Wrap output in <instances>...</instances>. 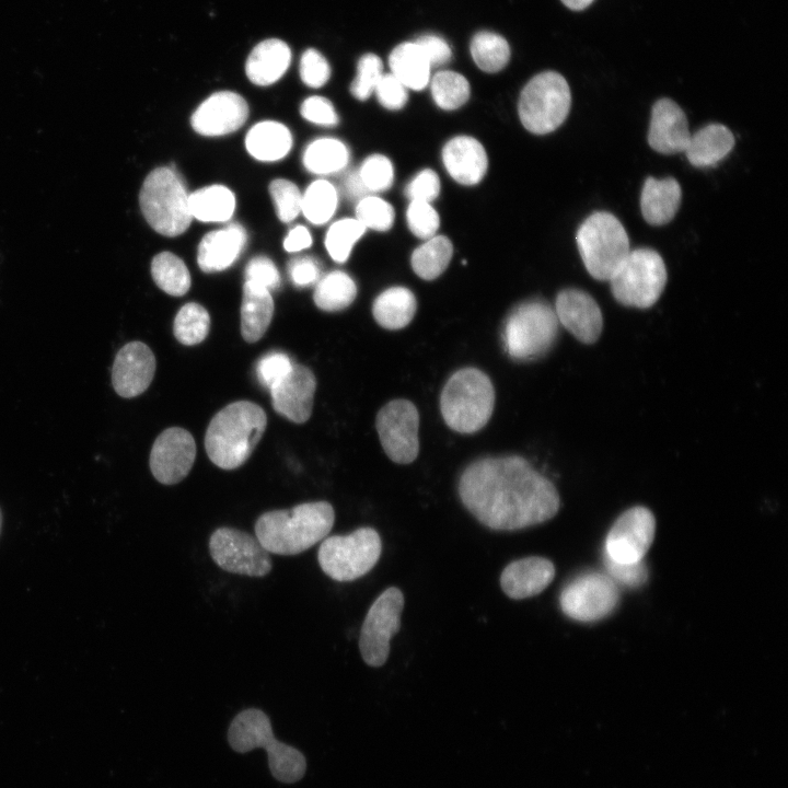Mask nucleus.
Returning <instances> with one entry per match:
<instances>
[{
	"label": "nucleus",
	"instance_id": "1",
	"mask_svg": "<svg viewBox=\"0 0 788 788\" xmlns=\"http://www.w3.org/2000/svg\"><path fill=\"white\" fill-rule=\"evenodd\" d=\"M459 495L466 509L495 531L546 522L560 507L554 484L519 455L472 462L460 477Z\"/></svg>",
	"mask_w": 788,
	"mask_h": 788
},
{
	"label": "nucleus",
	"instance_id": "2",
	"mask_svg": "<svg viewBox=\"0 0 788 788\" xmlns=\"http://www.w3.org/2000/svg\"><path fill=\"white\" fill-rule=\"evenodd\" d=\"M334 522L333 506L327 501H313L291 509L267 511L258 517L254 530L269 554L291 556L323 541Z\"/></svg>",
	"mask_w": 788,
	"mask_h": 788
},
{
	"label": "nucleus",
	"instance_id": "3",
	"mask_svg": "<svg viewBox=\"0 0 788 788\" xmlns=\"http://www.w3.org/2000/svg\"><path fill=\"white\" fill-rule=\"evenodd\" d=\"M267 426L265 410L250 401L227 405L210 420L205 436L209 459L220 468L244 464L262 439Z\"/></svg>",
	"mask_w": 788,
	"mask_h": 788
},
{
	"label": "nucleus",
	"instance_id": "4",
	"mask_svg": "<svg viewBox=\"0 0 788 788\" xmlns=\"http://www.w3.org/2000/svg\"><path fill=\"white\" fill-rule=\"evenodd\" d=\"M228 741L239 753L257 748L265 749L271 775L281 783H296L305 773L306 761L303 754L274 737L270 719L260 709L247 708L239 712L230 723Z\"/></svg>",
	"mask_w": 788,
	"mask_h": 788
},
{
	"label": "nucleus",
	"instance_id": "5",
	"mask_svg": "<svg viewBox=\"0 0 788 788\" xmlns=\"http://www.w3.org/2000/svg\"><path fill=\"white\" fill-rule=\"evenodd\" d=\"M495 405L494 385L486 373L463 368L447 381L440 396L445 424L460 433H473L486 426Z\"/></svg>",
	"mask_w": 788,
	"mask_h": 788
},
{
	"label": "nucleus",
	"instance_id": "6",
	"mask_svg": "<svg viewBox=\"0 0 788 788\" xmlns=\"http://www.w3.org/2000/svg\"><path fill=\"white\" fill-rule=\"evenodd\" d=\"M139 205L148 224L164 236L181 235L193 220L186 185L172 167H155L146 176Z\"/></svg>",
	"mask_w": 788,
	"mask_h": 788
},
{
	"label": "nucleus",
	"instance_id": "7",
	"mask_svg": "<svg viewBox=\"0 0 788 788\" xmlns=\"http://www.w3.org/2000/svg\"><path fill=\"white\" fill-rule=\"evenodd\" d=\"M559 323L553 306L542 300L518 304L508 314L502 332L505 350L517 361L544 357L555 345Z\"/></svg>",
	"mask_w": 788,
	"mask_h": 788
},
{
	"label": "nucleus",
	"instance_id": "8",
	"mask_svg": "<svg viewBox=\"0 0 788 788\" xmlns=\"http://www.w3.org/2000/svg\"><path fill=\"white\" fill-rule=\"evenodd\" d=\"M577 245L588 273L598 280H610L630 252L627 232L610 212L598 211L579 227Z\"/></svg>",
	"mask_w": 788,
	"mask_h": 788
},
{
	"label": "nucleus",
	"instance_id": "9",
	"mask_svg": "<svg viewBox=\"0 0 788 788\" xmlns=\"http://www.w3.org/2000/svg\"><path fill=\"white\" fill-rule=\"evenodd\" d=\"M382 541L372 528H359L347 535L325 537L317 552L323 572L339 582L354 581L368 573L378 563Z\"/></svg>",
	"mask_w": 788,
	"mask_h": 788
},
{
	"label": "nucleus",
	"instance_id": "10",
	"mask_svg": "<svg viewBox=\"0 0 788 788\" xmlns=\"http://www.w3.org/2000/svg\"><path fill=\"white\" fill-rule=\"evenodd\" d=\"M570 104L571 93L566 79L556 71L541 72L521 91L519 117L529 131L545 135L564 123Z\"/></svg>",
	"mask_w": 788,
	"mask_h": 788
},
{
	"label": "nucleus",
	"instance_id": "11",
	"mask_svg": "<svg viewBox=\"0 0 788 788\" xmlns=\"http://www.w3.org/2000/svg\"><path fill=\"white\" fill-rule=\"evenodd\" d=\"M667 279L662 257L651 248H637L628 253L609 282L619 304L648 309L659 300Z\"/></svg>",
	"mask_w": 788,
	"mask_h": 788
},
{
	"label": "nucleus",
	"instance_id": "12",
	"mask_svg": "<svg viewBox=\"0 0 788 788\" xmlns=\"http://www.w3.org/2000/svg\"><path fill=\"white\" fill-rule=\"evenodd\" d=\"M403 609V592L390 587L368 610L359 636V650L368 665L379 668L386 662L390 640L401 628Z\"/></svg>",
	"mask_w": 788,
	"mask_h": 788
},
{
	"label": "nucleus",
	"instance_id": "13",
	"mask_svg": "<svg viewBox=\"0 0 788 788\" xmlns=\"http://www.w3.org/2000/svg\"><path fill=\"white\" fill-rule=\"evenodd\" d=\"M209 553L224 571L248 577H264L270 572V554L255 535L239 529L222 526L209 538Z\"/></svg>",
	"mask_w": 788,
	"mask_h": 788
},
{
	"label": "nucleus",
	"instance_id": "14",
	"mask_svg": "<svg viewBox=\"0 0 788 788\" xmlns=\"http://www.w3.org/2000/svg\"><path fill=\"white\" fill-rule=\"evenodd\" d=\"M619 592L614 580L601 572H586L571 580L561 591V611L579 622L606 617L616 607Z\"/></svg>",
	"mask_w": 788,
	"mask_h": 788
},
{
	"label": "nucleus",
	"instance_id": "15",
	"mask_svg": "<svg viewBox=\"0 0 788 788\" xmlns=\"http://www.w3.org/2000/svg\"><path fill=\"white\" fill-rule=\"evenodd\" d=\"M376 431L385 454L397 464H409L419 452V414L407 399H394L378 413Z\"/></svg>",
	"mask_w": 788,
	"mask_h": 788
},
{
	"label": "nucleus",
	"instance_id": "16",
	"mask_svg": "<svg viewBox=\"0 0 788 788\" xmlns=\"http://www.w3.org/2000/svg\"><path fill=\"white\" fill-rule=\"evenodd\" d=\"M656 533L653 513L637 506L623 512L607 533L605 557L622 564L641 561L650 548Z\"/></svg>",
	"mask_w": 788,
	"mask_h": 788
},
{
	"label": "nucleus",
	"instance_id": "17",
	"mask_svg": "<svg viewBox=\"0 0 788 788\" xmlns=\"http://www.w3.org/2000/svg\"><path fill=\"white\" fill-rule=\"evenodd\" d=\"M196 443L189 431L179 427L167 428L155 439L150 452V470L164 485L183 480L193 467Z\"/></svg>",
	"mask_w": 788,
	"mask_h": 788
},
{
	"label": "nucleus",
	"instance_id": "18",
	"mask_svg": "<svg viewBox=\"0 0 788 788\" xmlns=\"http://www.w3.org/2000/svg\"><path fill=\"white\" fill-rule=\"evenodd\" d=\"M248 117V105L237 93L220 91L208 96L193 113V129L206 137H218L240 129Z\"/></svg>",
	"mask_w": 788,
	"mask_h": 788
},
{
	"label": "nucleus",
	"instance_id": "19",
	"mask_svg": "<svg viewBox=\"0 0 788 788\" xmlns=\"http://www.w3.org/2000/svg\"><path fill=\"white\" fill-rule=\"evenodd\" d=\"M559 325L579 341L594 344L603 329V315L596 301L588 292L569 288L561 290L554 306Z\"/></svg>",
	"mask_w": 788,
	"mask_h": 788
},
{
	"label": "nucleus",
	"instance_id": "20",
	"mask_svg": "<svg viewBox=\"0 0 788 788\" xmlns=\"http://www.w3.org/2000/svg\"><path fill=\"white\" fill-rule=\"evenodd\" d=\"M155 367V357L144 343L135 340L126 344L114 359L112 368L114 390L125 398L142 394L152 382Z\"/></svg>",
	"mask_w": 788,
	"mask_h": 788
},
{
	"label": "nucleus",
	"instance_id": "21",
	"mask_svg": "<svg viewBox=\"0 0 788 788\" xmlns=\"http://www.w3.org/2000/svg\"><path fill=\"white\" fill-rule=\"evenodd\" d=\"M315 391L312 370L293 364L288 375L270 390L274 409L296 424H303L311 417Z\"/></svg>",
	"mask_w": 788,
	"mask_h": 788
},
{
	"label": "nucleus",
	"instance_id": "22",
	"mask_svg": "<svg viewBox=\"0 0 788 788\" xmlns=\"http://www.w3.org/2000/svg\"><path fill=\"white\" fill-rule=\"evenodd\" d=\"M692 132L682 108L670 99L657 101L651 111L648 142L657 152H684Z\"/></svg>",
	"mask_w": 788,
	"mask_h": 788
},
{
	"label": "nucleus",
	"instance_id": "23",
	"mask_svg": "<svg viewBox=\"0 0 788 788\" xmlns=\"http://www.w3.org/2000/svg\"><path fill=\"white\" fill-rule=\"evenodd\" d=\"M555 567L547 558L531 556L511 561L500 575V587L510 599L540 594L553 581Z\"/></svg>",
	"mask_w": 788,
	"mask_h": 788
},
{
	"label": "nucleus",
	"instance_id": "24",
	"mask_svg": "<svg viewBox=\"0 0 788 788\" xmlns=\"http://www.w3.org/2000/svg\"><path fill=\"white\" fill-rule=\"evenodd\" d=\"M247 235L240 223H230L208 232L197 250V263L205 273L222 271L229 268L242 254Z\"/></svg>",
	"mask_w": 788,
	"mask_h": 788
},
{
	"label": "nucleus",
	"instance_id": "25",
	"mask_svg": "<svg viewBox=\"0 0 788 788\" xmlns=\"http://www.w3.org/2000/svg\"><path fill=\"white\" fill-rule=\"evenodd\" d=\"M442 161L450 176L462 185L479 183L488 166L484 147L470 136L450 139L442 149Z\"/></svg>",
	"mask_w": 788,
	"mask_h": 788
},
{
	"label": "nucleus",
	"instance_id": "26",
	"mask_svg": "<svg viewBox=\"0 0 788 788\" xmlns=\"http://www.w3.org/2000/svg\"><path fill=\"white\" fill-rule=\"evenodd\" d=\"M290 61L289 46L280 39L270 38L253 48L246 60L245 72L254 84L267 86L285 74Z\"/></svg>",
	"mask_w": 788,
	"mask_h": 788
},
{
	"label": "nucleus",
	"instance_id": "27",
	"mask_svg": "<svg viewBox=\"0 0 788 788\" xmlns=\"http://www.w3.org/2000/svg\"><path fill=\"white\" fill-rule=\"evenodd\" d=\"M681 199V186L675 178L648 177L640 196L641 213L649 224H665L674 218Z\"/></svg>",
	"mask_w": 788,
	"mask_h": 788
},
{
	"label": "nucleus",
	"instance_id": "28",
	"mask_svg": "<svg viewBox=\"0 0 788 788\" xmlns=\"http://www.w3.org/2000/svg\"><path fill=\"white\" fill-rule=\"evenodd\" d=\"M734 146V136L721 124H709L691 135L684 151L696 167L714 166L723 160Z\"/></svg>",
	"mask_w": 788,
	"mask_h": 788
},
{
	"label": "nucleus",
	"instance_id": "29",
	"mask_svg": "<svg viewBox=\"0 0 788 788\" xmlns=\"http://www.w3.org/2000/svg\"><path fill=\"white\" fill-rule=\"evenodd\" d=\"M292 142L289 128L275 120L258 121L245 136L247 152L262 162H275L283 159L290 152Z\"/></svg>",
	"mask_w": 788,
	"mask_h": 788
},
{
	"label": "nucleus",
	"instance_id": "30",
	"mask_svg": "<svg viewBox=\"0 0 788 788\" xmlns=\"http://www.w3.org/2000/svg\"><path fill=\"white\" fill-rule=\"evenodd\" d=\"M274 314V300L268 289L245 281L241 304V334L247 343L259 340Z\"/></svg>",
	"mask_w": 788,
	"mask_h": 788
},
{
	"label": "nucleus",
	"instance_id": "31",
	"mask_svg": "<svg viewBox=\"0 0 788 788\" xmlns=\"http://www.w3.org/2000/svg\"><path fill=\"white\" fill-rule=\"evenodd\" d=\"M417 309L414 293L405 287H391L373 301L372 314L383 328L395 331L407 326Z\"/></svg>",
	"mask_w": 788,
	"mask_h": 788
},
{
	"label": "nucleus",
	"instance_id": "32",
	"mask_svg": "<svg viewBox=\"0 0 788 788\" xmlns=\"http://www.w3.org/2000/svg\"><path fill=\"white\" fill-rule=\"evenodd\" d=\"M389 65L391 73L406 89L420 91L430 81L431 66L415 42H405L397 45L390 55Z\"/></svg>",
	"mask_w": 788,
	"mask_h": 788
},
{
	"label": "nucleus",
	"instance_id": "33",
	"mask_svg": "<svg viewBox=\"0 0 788 788\" xmlns=\"http://www.w3.org/2000/svg\"><path fill=\"white\" fill-rule=\"evenodd\" d=\"M236 206L233 192L224 185H209L189 194L192 217L201 222H224Z\"/></svg>",
	"mask_w": 788,
	"mask_h": 788
},
{
	"label": "nucleus",
	"instance_id": "34",
	"mask_svg": "<svg viewBox=\"0 0 788 788\" xmlns=\"http://www.w3.org/2000/svg\"><path fill=\"white\" fill-rule=\"evenodd\" d=\"M304 167L312 174L328 175L343 171L349 162V150L336 138H318L304 149Z\"/></svg>",
	"mask_w": 788,
	"mask_h": 788
},
{
	"label": "nucleus",
	"instance_id": "35",
	"mask_svg": "<svg viewBox=\"0 0 788 788\" xmlns=\"http://www.w3.org/2000/svg\"><path fill=\"white\" fill-rule=\"evenodd\" d=\"M357 296L354 279L345 271L326 274L315 285L313 300L325 312H337L348 308Z\"/></svg>",
	"mask_w": 788,
	"mask_h": 788
},
{
	"label": "nucleus",
	"instance_id": "36",
	"mask_svg": "<svg viewBox=\"0 0 788 788\" xmlns=\"http://www.w3.org/2000/svg\"><path fill=\"white\" fill-rule=\"evenodd\" d=\"M452 254L451 241L443 235H434L414 251L412 267L418 277L433 280L445 270Z\"/></svg>",
	"mask_w": 788,
	"mask_h": 788
},
{
	"label": "nucleus",
	"instance_id": "37",
	"mask_svg": "<svg viewBox=\"0 0 788 788\" xmlns=\"http://www.w3.org/2000/svg\"><path fill=\"white\" fill-rule=\"evenodd\" d=\"M151 276L161 290L173 297L184 296L192 285L186 264L171 252H161L152 258Z\"/></svg>",
	"mask_w": 788,
	"mask_h": 788
},
{
	"label": "nucleus",
	"instance_id": "38",
	"mask_svg": "<svg viewBox=\"0 0 788 788\" xmlns=\"http://www.w3.org/2000/svg\"><path fill=\"white\" fill-rule=\"evenodd\" d=\"M338 204L336 187L326 179L312 182L302 194L301 212L309 222L321 225L335 213Z\"/></svg>",
	"mask_w": 788,
	"mask_h": 788
},
{
	"label": "nucleus",
	"instance_id": "39",
	"mask_svg": "<svg viewBox=\"0 0 788 788\" xmlns=\"http://www.w3.org/2000/svg\"><path fill=\"white\" fill-rule=\"evenodd\" d=\"M471 55L477 67L485 72H498L510 59L508 42L499 34L480 31L471 40Z\"/></svg>",
	"mask_w": 788,
	"mask_h": 788
},
{
	"label": "nucleus",
	"instance_id": "40",
	"mask_svg": "<svg viewBox=\"0 0 788 788\" xmlns=\"http://www.w3.org/2000/svg\"><path fill=\"white\" fill-rule=\"evenodd\" d=\"M210 329V315L200 304H184L174 318L173 332L176 339L186 346L205 340Z\"/></svg>",
	"mask_w": 788,
	"mask_h": 788
},
{
	"label": "nucleus",
	"instance_id": "41",
	"mask_svg": "<svg viewBox=\"0 0 788 788\" xmlns=\"http://www.w3.org/2000/svg\"><path fill=\"white\" fill-rule=\"evenodd\" d=\"M430 89L436 104L445 111L464 105L471 93L466 78L450 70L437 72L430 81Z\"/></svg>",
	"mask_w": 788,
	"mask_h": 788
},
{
	"label": "nucleus",
	"instance_id": "42",
	"mask_svg": "<svg viewBox=\"0 0 788 788\" xmlns=\"http://www.w3.org/2000/svg\"><path fill=\"white\" fill-rule=\"evenodd\" d=\"M366 228L356 218H344L335 221L327 230L325 247L329 256L337 263L348 259L354 245L364 234Z\"/></svg>",
	"mask_w": 788,
	"mask_h": 788
},
{
	"label": "nucleus",
	"instance_id": "43",
	"mask_svg": "<svg viewBox=\"0 0 788 788\" xmlns=\"http://www.w3.org/2000/svg\"><path fill=\"white\" fill-rule=\"evenodd\" d=\"M269 194L281 222L289 223L301 212L302 193L293 182L285 178L274 179L269 184Z\"/></svg>",
	"mask_w": 788,
	"mask_h": 788
},
{
	"label": "nucleus",
	"instance_id": "44",
	"mask_svg": "<svg viewBox=\"0 0 788 788\" xmlns=\"http://www.w3.org/2000/svg\"><path fill=\"white\" fill-rule=\"evenodd\" d=\"M394 216L393 207L378 196L367 195L356 206V219L366 229L386 231L393 225Z\"/></svg>",
	"mask_w": 788,
	"mask_h": 788
},
{
	"label": "nucleus",
	"instance_id": "45",
	"mask_svg": "<svg viewBox=\"0 0 788 788\" xmlns=\"http://www.w3.org/2000/svg\"><path fill=\"white\" fill-rule=\"evenodd\" d=\"M358 174L367 192H383L394 181V169L389 158L382 154L368 157L358 170Z\"/></svg>",
	"mask_w": 788,
	"mask_h": 788
},
{
	"label": "nucleus",
	"instance_id": "46",
	"mask_svg": "<svg viewBox=\"0 0 788 788\" xmlns=\"http://www.w3.org/2000/svg\"><path fill=\"white\" fill-rule=\"evenodd\" d=\"M382 60L374 54H364L358 61L357 76L350 85L351 94L360 101L370 97L383 74Z\"/></svg>",
	"mask_w": 788,
	"mask_h": 788
},
{
	"label": "nucleus",
	"instance_id": "47",
	"mask_svg": "<svg viewBox=\"0 0 788 788\" xmlns=\"http://www.w3.org/2000/svg\"><path fill=\"white\" fill-rule=\"evenodd\" d=\"M406 219L412 233L422 240L434 236L440 225L438 212L426 201H410Z\"/></svg>",
	"mask_w": 788,
	"mask_h": 788
},
{
	"label": "nucleus",
	"instance_id": "48",
	"mask_svg": "<svg viewBox=\"0 0 788 788\" xmlns=\"http://www.w3.org/2000/svg\"><path fill=\"white\" fill-rule=\"evenodd\" d=\"M292 366L286 354L274 351L259 359L256 366V374L260 384L270 391L288 375Z\"/></svg>",
	"mask_w": 788,
	"mask_h": 788
},
{
	"label": "nucleus",
	"instance_id": "49",
	"mask_svg": "<svg viewBox=\"0 0 788 788\" xmlns=\"http://www.w3.org/2000/svg\"><path fill=\"white\" fill-rule=\"evenodd\" d=\"M300 77L310 88L323 86L331 77V67L325 57L316 49H308L300 60Z\"/></svg>",
	"mask_w": 788,
	"mask_h": 788
},
{
	"label": "nucleus",
	"instance_id": "50",
	"mask_svg": "<svg viewBox=\"0 0 788 788\" xmlns=\"http://www.w3.org/2000/svg\"><path fill=\"white\" fill-rule=\"evenodd\" d=\"M245 280L269 291L278 289L281 282L276 265L266 256H256L248 262Z\"/></svg>",
	"mask_w": 788,
	"mask_h": 788
},
{
	"label": "nucleus",
	"instance_id": "51",
	"mask_svg": "<svg viewBox=\"0 0 788 788\" xmlns=\"http://www.w3.org/2000/svg\"><path fill=\"white\" fill-rule=\"evenodd\" d=\"M300 114L305 120L324 127L336 126L339 121L332 102L318 95L305 99L300 106Z\"/></svg>",
	"mask_w": 788,
	"mask_h": 788
},
{
	"label": "nucleus",
	"instance_id": "52",
	"mask_svg": "<svg viewBox=\"0 0 788 788\" xmlns=\"http://www.w3.org/2000/svg\"><path fill=\"white\" fill-rule=\"evenodd\" d=\"M380 104L391 111L401 109L407 102L404 84L392 73H383L374 89Z\"/></svg>",
	"mask_w": 788,
	"mask_h": 788
},
{
	"label": "nucleus",
	"instance_id": "53",
	"mask_svg": "<svg viewBox=\"0 0 788 788\" xmlns=\"http://www.w3.org/2000/svg\"><path fill=\"white\" fill-rule=\"evenodd\" d=\"M440 193V179L430 169L420 171L406 186L405 194L410 201L434 200Z\"/></svg>",
	"mask_w": 788,
	"mask_h": 788
},
{
	"label": "nucleus",
	"instance_id": "54",
	"mask_svg": "<svg viewBox=\"0 0 788 788\" xmlns=\"http://www.w3.org/2000/svg\"><path fill=\"white\" fill-rule=\"evenodd\" d=\"M290 280L296 287L303 288L316 285L321 279L322 267L312 256H298L288 264Z\"/></svg>",
	"mask_w": 788,
	"mask_h": 788
},
{
	"label": "nucleus",
	"instance_id": "55",
	"mask_svg": "<svg viewBox=\"0 0 788 788\" xmlns=\"http://www.w3.org/2000/svg\"><path fill=\"white\" fill-rule=\"evenodd\" d=\"M605 566L610 578L626 587H639L647 580V569L642 560L634 564H622L605 557Z\"/></svg>",
	"mask_w": 788,
	"mask_h": 788
},
{
	"label": "nucleus",
	"instance_id": "56",
	"mask_svg": "<svg viewBox=\"0 0 788 788\" xmlns=\"http://www.w3.org/2000/svg\"><path fill=\"white\" fill-rule=\"evenodd\" d=\"M415 43L421 48L431 67L445 65L451 59L449 44L438 35H422Z\"/></svg>",
	"mask_w": 788,
	"mask_h": 788
},
{
	"label": "nucleus",
	"instance_id": "57",
	"mask_svg": "<svg viewBox=\"0 0 788 788\" xmlns=\"http://www.w3.org/2000/svg\"><path fill=\"white\" fill-rule=\"evenodd\" d=\"M312 236L304 225L293 227L283 240V248L289 253H296L310 247Z\"/></svg>",
	"mask_w": 788,
	"mask_h": 788
},
{
	"label": "nucleus",
	"instance_id": "58",
	"mask_svg": "<svg viewBox=\"0 0 788 788\" xmlns=\"http://www.w3.org/2000/svg\"><path fill=\"white\" fill-rule=\"evenodd\" d=\"M345 193L348 197L360 200L366 195L367 189L358 174V171L351 172L347 175L344 182Z\"/></svg>",
	"mask_w": 788,
	"mask_h": 788
},
{
	"label": "nucleus",
	"instance_id": "59",
	"mask_svg": "<svg viewBox=\"0 0 788 788\" xmlns=\"http://www.w3.org/2000/svg\"><path fill=\"white\" fill-rule=\"evenodd\" d=\"M567 8L573 11L587 9L594 0H560Z\"/></svg>",
	"mask_w": 788,
	"mask_h": 788
},
{
	"label": "nucleus",
	"instance_id": "60",
	"mask_svg": "<svg viewBox=\"0 0 788 788\" xmlns=\"http://www.w3.org/2000/svg\"><path fill=\"white\" fill-rule=\"evenodd\" d=\"M1 522H2V517H1V510H0V530H1Z\"/></svg>",
	"mask_w": 788,
	"mask_h": 788
}]
</instances>
